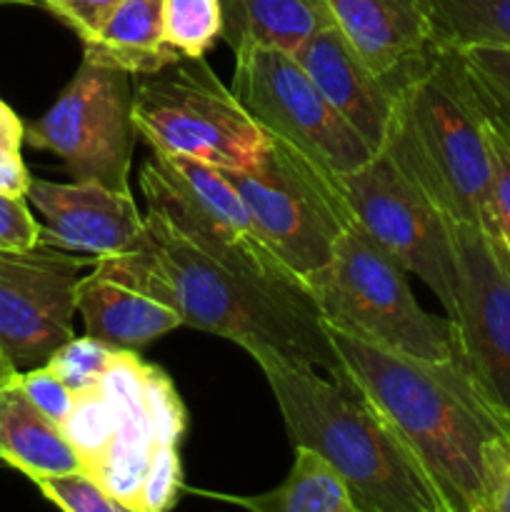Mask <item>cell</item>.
<instances>
[{
  "instance_id": "2e32d148",
  "label": "cell",
  "mask_w": 510,
  "mask_h": 512,
  "mask_svg": "<svg viewBox=\"0 0 510 512\" xmlns=\"http://www.w3.org/2000/svg\"><path fill=\"white\" fill-rule=\"evenodd\" d=\"M355 53L388 83L400 85L428 60L433 43L425 0H325Z\"/></svg>"
},
{
  "instance_id": "484cf974",
  "label": "cell",
  "mask_w": 510,
  "mask_h": 512,
  "mask_svg": "<svg viewBox=\"0 0 510 512\" xmlns=\"http://www.w3.org/2000/svg\"><path fill=\"white\" fill-rule=\"evenodd\" d=\"M113 355L115 348L105 345L103 340H95L90 335H85V338H70L68 343L60 345L45 365L73 393H85V390L98 388Z\"/></svg>"
},
{
  "instance_id": "9c48e42d",
  "label": "cell",
  "mask_w": 510,
  "mask_h": 512,
  "mask_svg": "<svg viewBox=\"0 0 510 512\" xmlns=\"http://www.w3.org/2000/svg\"><path fill=\"white\" fill-rule=\"evenodd\" d=\"M133 75L85 60L43 118L25 125L33 148L58 155L75 180L130 193L135 148Z\"/></svg>"
},
{
  "instance_id": "7402d4cb",
  "label": "cell",
  "mask_w": 510,
  "mask_h": 512,
  "mask_svg": "<svg viewBox=\"0 0 510 512\" xmlns=\"http://www.w3.org/2000/svg\"><path fill=\"white\" fill-rule=\"evenodd\" d=\"M425 8L438 48L510 50V0H425Z\"/></svg>"
},
{
  "instance_id": "ffe728a7",
  "label": "cell",
  "mask_w": 510,
  "mask_h": 512,
  "mask_svg": "<svg viewBox=\"0 0 510 512\" xmlns=\"http://www.w3.org/2000/svg\"><path fill=\"white\" fill-rule=\"evenodd\" d=\"M333 25L325 0H223V40L230 48L265 45L295 53Z\"/></svg>"
},
{
  "instance_id": "e575fe53",
  "label": "cell",
  "mask_w": 510,
  "mask_h": 512,
  "mask_svg": "<svg viewBox=\"0 0 510 512\" xmlns=\"http://www.w3.org/2000/svg\"><path fill=\"white\" fill-rule=\"evenodd\" d=\"M488 512H510V458L505 460L500 468L498 478L493 483V493H490Z\"/></svg>"
},
{
  "instance_id": "f546056e",
  "label": "cell",
  "mask_w": 510,
  "mask_h": 512,
  "mask_svg": "<svg viewBox=\"0 0 510 512\" xmlns=\"http://www.w3.org/2000/svg\"><path fill=\"white\" fill-rule=\"evenodd\" d=\"M18 383L20 388L25 390V395H28L50 420L63 425V420L68 418L70 408H73L75 403V393L48 368V365H38V368L18 373Z\"/></svg>"
},
{
  "instance_id": "3957f363",
  "label": "cell",
  "mask_w": 510,
  "mask_h": 512,
  "mask_svg": "<svg viewBox=\"0 0 510 512\" xmlns=\"http://www.w3.org/2000/svg\"><path fill=\"white\" fill-rule=\"evenodd\" d=\"M253 360L273 390L293 448L323 455L348 483L358 512H450L408 440L343 370L320 378L315 365L278 355Z\"/></svg>"
},
{
  "instance_id": "ba28073f",
  "label": "cell",
  "mask_w": 510,
  "mask_h": 512,
  "mask_svg": "<svg viewBox=\"0 0 510 512\" xmlns=\"http://www.w3.org/2000/svg\"><path fill=\"white\" fill-rule=\"evenodd\" d=\"M140 190L148 208L210 253L278 285L308 290L270 248L245 200L215 165L153 153L140 168Z\"/></svg>"
},
{
  "instance_id": "8d00e7d4",
  "label": "cell",
  "mask_w": 510,
  "mask_h": 512,
  "mask_svg": "<svg viewBox=\"0 0 510 512\" xmlns=\"http://www.w3.org/2000/svg\"><path fill=\"white\" fill-rule=\"evenodd\" d=\"M0 3H35V0H0Z\"/></svg>"
},
{
  "instance_id": "83f0119b",
  "label": "cell",
  "mask_w": 510,
  "mask_h": 512,
  "mask_svg": "<svg viewBox=\"0 0 510 512\" xmlns=\"http://www.w3.org/2000/svg\"><path fill=\"white\" fill-rule=\"evenodd\" d=\"M35 485L43 498L68 512H125L123 505L88 470L48 475V478L35 480Z\"/></svg>"
},
{
  "instance_id": "d6986e66",
  "label": "cell",
  "mask_w": 510,
  "mask_h": 512,
  "mask_svg": "<svg viewBox=\"0 0 510 512\" xmlns=\"http://www.w3.org/2000/svg\"><path fill=\"white\" fill-rule=\"evenodd\" d=\"M83 58L138 75H153L183 60L165 40L163 0H123L93 40L83 43Z\"/></svg>"
},
{
  "instance_id": "7c38bea8",
  "label": "cell",
  "mask_w": 510,
  "mask_h": 512,
  "mask_svg": "<svg viewBox=\"0 0 510 512\" xmlns=\"http://www.w3.org/2000/svg\"><path fill=\"white\" fill-rule=\"evenodd\" d=\"M343 190L355 220L423 280L445 313L455 300V248L448 218L405 178L385 153L343 175Z\"/></svg>"
},
{
  "instance_id": "7a4b0ae2",
  "label": "cell",
  "mask_w": 510,
  "mask_h": 512,
  "mask_svg": "<svg viewBox=\"0 0 510 512\" xmlns=\"http://www.w3.org/2000/svg\"><path fill=\"white\" fill-rule=\"evenodd\" d=\"M343 375L400 430L450 512H488L510 458V423L460 358L425 360L328 328Z\"/></svg>"
},
{
  "instance_id": "d590c367",
  "label": "cell",
  "mask_w": 510,
  "mask_h": 512,
  "mask_svg": "<svg viewBox=\"0 0 510 512\" xmlns=\"http://www.w3.org/2000/svg\"><path fill=\"white\" fill-rule=\"evenodd\" d=\"M15 375H18V370H15V365L10 363V358L5 355L3 345H0V385H5L8 380H13Z\"/></svg>"
},
{
  "instance_id": "4316f807",
  "label": "cell",
  "mask_w": 510,
  "mask_h": 512,
  "mask_svg": "<svg viewBox=\"0 0 510 512\" xmlns=\"http://www.w3.org/2000/svg\"><path fill=\"white\" fill-rule=\"evenodd\" d=\"M485 133L490 148V213H493V225L488 233L500 240L510 258V133L488 115H485Z\"/></svg>"
},
{
  "instance_id": "5bb4252c",
  "label": "cell",
  "mask_w": 510,
  "mask_h": 512,
  "mask_svg": "<svg viewBox=\"0 0 510 512\" xmlns=\"http://www.w3.org/2000/svg\"><path fill=\"white\" fill-rule=\"evenodd\" d=\"M25 198L45 220L40 240L65 250L88 253L95 260L115 258L135 250L143 238L145 215L133 195L110 190L95 180H30Z\"/></svg>"
},
{
  "instance_id": "4dcf8cb0",
  "label": "cell",
  "mask_w": 510,
  "mask_h": 512,
  "mask_svg": "<svg viewBox=\"0 0 510 512\" xmlns=\"http://www.w3.org/2000/svg\"><path fill=\"white\" fill-rule=\"evenodd\" d=\"M43 225L20 195L0 193V250H28L40 243Z\"/></svg>"
},
{
  "instance_id": "277c9868",
  "label": "cell",
  "mask_w": 510,
  "mask_h": 512,
  "mask_svg": "<svg viewBox=\"0 0 510 512\" xmlns=\"http://www.w3.org/2000/svg\"><path fill=\"white\" fill-rule=\"evenodd\" d=\"M450 223L490 230V148L485 113L463 55L433 45L400 85L383 148Z\"/></svg>"
},
{
  "instance_id": "e0dca14e",
  "label": "cell",
  "mask_w": 510,
  "mask_h": 512,
  "mask_svg": "<svg viewBox=\"0 0 510 512\" xmlns=\"http://www.w3.org/2000/svg\"><path fill=\"white\" fill-rule=\"evenodd\" d=\"M75 305L83 315L85 333L115 350H140L183 325L173 308L98 265L80 280Z\"/></svg>"
},
{
  "instance_id": "ac0fdd59",
  "label": "cell",
  "mask_w": 510,
  "mask_h": 512,
  "mask_svg": "<svg viewBox=\"0 0 510 512\" xmlns=\"http://www.w3.org/2000/svg\"><path fill=\"white\" fill-rule=\"evenodd\" d=\"M0 460L30 480L85 470L63 428L20 388L18 375L0 385Z\"/></svg>"
},
{
  "instance_id": "1f68e13d",
  "label": "cell",
  "mask_w": 510,
  "mask_h": 512,
  "mask_svg": "<svg viewBox=\"0 0 510 512\" xmlns=\"http://www.w3.org/2000/svg\"><path fill=\"white\" fill-rule=\"evenodd\" d=\"M40 3L58 15L65 25H70L83 43H88L100 33L123 0H40Z\"/></svg>"
},
{
  "instance_id": "d6a6232c",
  "label": "cell",
  "mask_w": 510,
  "mask_h": 512,
  "mask_svg": "<svg viewBox=\"0 0 510 512\" xmlns=\"http://www.w3.org/2000/svg\"><path fill=\"white\" fill-rule=\"evenodd\" d=\"M30 180L33 178H30L23 158H20V150L0 148V193L25 198V193L30 188Z\"/></svg>"
},
{
  "instance_id": "5b68a950",
  "label": "cell",
  "mask_w": 510,
  "mask_h": 512,
  "mask_svg": "<svg viewBox=\"0 0 510 512\" xmlns=\"http://www.w3.org/2000/svg\"><path fill=\"white\" fill-rule=\"evenodd\" d=\"M408 270L360 223L335 240L328 263L308 280L325 328L425 360L458 358L450 318L420 308Z\"/></svg>"
},
{
  "instance_id": "d4e9b609",
  "label": "cell",
  "mask_w": 510,
  "mask_h": 512,
  "mask_svg": "<svg viewBox=\"0 0 510 512\" xmlns=\"http://www.w3.org/2000/svg\"><path fill=\"white\" fill-rule=\"evenodd\" d=\"M458 53L463 55L465 70L485 115L510 133V50L468 48Z\"/></svg>"
},
{
  "instance_id": "8fae6325",
  "label": "cell",
  "mask_w": 510,
  "mask_h": 512,
  "mask_svg": "<svg viewBox=\"0 0 510 512\" xmlns=\"http://www.w3.org/2000/svg\"><path fill=\"white\" fill-rule=\"evenodd\" d=\"M450 235L455 300L448 318L458 358L510 423V258L500 240L480 225L450 223Z\"/></svg>"
},
{
  "instance_id": "603a6c76",
  "label": "cell",
  "mask_w": 510,
  "mask_h": 512,
  "mask_svg": "<svg viewBox=\"0 0 510 512\" xmlns=\"http://www.w3.org/2000/svg\"><path fill=\"white\" fill-rule=\"evenodd\" d=\"M163 30L183 58H205L223 38V0H163Z\"/></svg>"
},
{
  "instance_id": "cb8c5ba5",
  "label": "cell",
  "mask_w": 510,
  "mask_h": 512,
  "mask_svg": "<svg viewBox=\"0 0 510 512\" xmlns=\"http://www.w3.org/2000/svg\"><path fill=\"white\" fill-rule=\"evenodd\" d=\"M63 433L70 440L78 455L83 458L85 470L103 455L110 440L115 435V418L108 400L100 393V388L75 393V403L70 408L68 418L63 420Z\"/></svg>"
},
{
  "instance_id": "f1b7e54d",
  "label": "cell",
  "mask_w": 510,
  "mask_h": 512,
  "mask_svg": "<svg viewBox=\"0 0 510 512\" xmlns=\"http://www.w3.org/2000/svg\"><path fill=\"white\" fill-rule=\"evenodd\" d=\"M183 490V468H180L178 445H158L145 475L138 512H165L173 508Z\"/></svg>"
},
{
  "instance_id": "836d02e7",
  "label": "cell",
  "mask_w": 510,
  "mask_h": 512,
  "mask_svg": "<svg viewBox=\"0 0 510 512\" xmlns=\"http://www.w3.org/2000/svg\"><path fill=\"white\" fill-rule=\"evenodd\" d=\"M25 140V125L18 115L13 113V108L0 100V148L8 150H20Z\"/></svg>"
},
{
  "instance_id": "44dd1931",
  "label": "cell",
  "mask_w": 510,
  "mask_h": 512,
  "mask_svg": "<svg viewBox=\"0 0 510 512\" xmlns=\"http://www.w3.org/2000/svg\"><path fill=\"white\" fill-rule=\"evenodd\" d=\"M255 512H358L343 475L315 450L295 445L288 478L255 498H225Z\"/></svg>"
},
{
  "instance_id": "30bf717a",
  "label": "cell",
  "mask_w": 510,
  "mask_h": 512,
  "mask_svg": "<svg viewBox=\"0 0 510 512\" xmlns=\"http://www.w3.org/2000/svg\"><path fill=\"white\" fill-rule=\"evenodd\" d=\"M233 53L230 90L265 133L298 145L338 175L373 158L375 150L325 100L293 53L265 45H240Z\"/></svg>"
},
{
  "instance_id": "52a82bcc",
  "label": "cell",
  "mask_w": 510,
  "mask_h": 512,
  "mask_svg": "<svg viewBox=\"0 0 510 512\" xmlns=\"http://www.w3.org/2000/svg\"><path fill=\"white\" fill-rule=\"evenodd\" d=\"M133 125L153 153L188 155L220 170L250 168L268 145V133L203 58L138 75Z\"/></svg>"
},
{
  "instance_id": "8992f818",
  "label": "cell",
  "mask_w": 510,
  "mask_h": 512,
  "mask_svg": "<svg viewBox=\"0 0 510 512\" xmlns=\"http://www.w3.org/2000/svg\"><path fill=\"white\" fill-rule=\"evenodd\" d=\"M220 173L245 200L270 248L305 285L328 263L343 230L358 223L343 175L278 135L268 133L255 165Z\"/></svg>"
},
{
  "instance_id": "4fadbf2b",
  "label": "cell",
  "mask_w": 510,
  "mask_h": 512,
  "mask_svg": "<svg viewBox=\"0 0 510 512\" xmlns=\"http://www.w3.org/2000/svg\"><path fill=\"white\" fill-rule=\"evenodd\" d=\"M93 255L65 253L40 240L28 250H0V345L18 373L48 363L75 338V295Z\"/></svg>"
},
{
  "instance_id": "6da1fadb",
  "label": "cell",
  "mask_w": 510,
  "mask_h": 512,
  "mask_svg": "<svg viewBox=\"0 0 510 512\" xmlns=\"http://www.w3.org/2000/svg\"><path fill=\"white\" fill-rule=\"evenodd\" d=\"M95 265L173 308L188 328L233 340L250 358L278 355L330 375L343 370L308 290L278 285L210 253L158 210H145L135 250Z\"/></svg>"
},
{
  "instance_id": "9a60e30c",
  "label": "cell",
  "mask_w": 510,
  "mask_h": 512,
  "mask_svg": "<svg viewBox=\"0 0 510 512\" xmlns=\"http://www.w3.org/2000/svg\"><path fill=\"white\" fill-rule=\"evenodd\" d=\"M315 88L378 153L388 133L398 88L380 78L348 43L338 25L318 30L293 53Z\"/></svg>"
}]
</instances>
